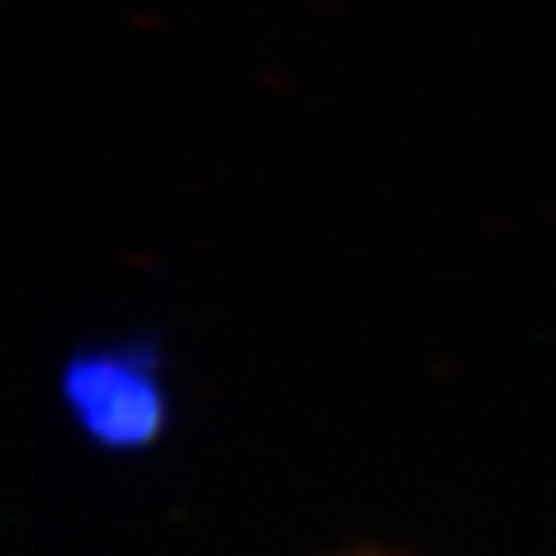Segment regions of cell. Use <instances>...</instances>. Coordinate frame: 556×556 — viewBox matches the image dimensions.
I'll return each mask as SVG.
<instances>
[{
    "instance_id": "cell-1",
    "label": "cell",
    "mask_w": 556,
    "mask_h": 556,
    "mask_svg": "<svg viewBox=\"0 0 556 556\" xmlns=\"http://www.w3.org/2000/svg\"><path fill=\"white\" fill-rule=\"evenodd\" d=\"M59 397L73 427L109 455L149 452L170 430V383L163 354L149 340H109L73 351L62 362Z\"/></svg>"
},
{
    "instance_id": "cell-2",
    "label": "cell",
    "mask_w": 556,
    "mask_h": 556,
    "mask_svg": "<svg viewBox=\"0 0 556 556\" xmlns=\"http://www.w3.org/2000/svg\"><path fill=\"white\" fill-rule=\"evenodd\" d=\"M348 556H383V553H348Z\"/></svg>"
}]
</instances>
